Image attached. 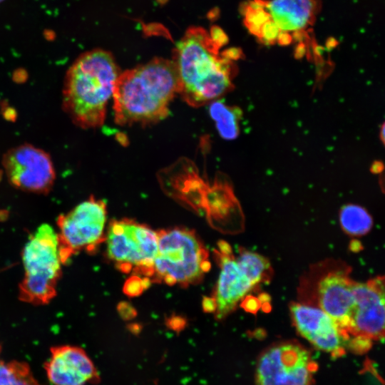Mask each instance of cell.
<instances>
[{
	"mask_svg": "<svg viewBox=\"0 0 385 385\" xmlns=\"http://www.w3.org/2000/svg\"><path fill=\"white\" fill-rule=\"evenodd\" d=\"M173 60L155 58L120 73L113 91L115 122L119 125H148L164 119L179 94Z\"/></svg>",
	"mask_w": 385,
	"mask_h": 385,
	"instance_id": "1",
	"label": "cell"
},
{
	"mask_svg": "<svg viewBox=\"0 0 385 385\" xmlns=\"http://www.w3.org/2000/svg\"><path fill=\"white\" fill-rule=\"evenodd\" d=\"M220 48L200 27L188 29L178 43L172 60L179 77V94L190 106H204L232 87L236 67L232 60L219 53Z\"/></svg>",
	"mask_w": 385,
	"mask_h": 385,
	"instance_id": "2",
	"label": "cell"
},
{
	"mask_svg": "<svg viewBox=\"0 0 385 385\" xmlns=\"http://www.w3.org/2000/svg\"><path fill=\"white\" fill-rule=\"evenodd\" d=\"M119 75L113 56L102 49L87 51L75 61L66 73L62 106L76 125L88 129L103 124Z\"/></svg>",
	"mask_w": 385,
	"mask_h": 385,
	"instance_id": "3",
	"label": "cell"
},
{
	"mask_svg": "<svg viewBox=\"0 0 385 385\" xmlns=\"http://www.w3.org/2000/svg\"><path fill=\"white\" fill-rule=\"evenodd\" d=\"M24 270L20 299L34 304L49 302L56 295L64 264L57 232L43 224L31 235L22 252Z\"/></svg>",
	"mask_w": 385,
	"mask_h": 385,
	"instance_id": "4",
	"label": "cell"
},
{
	"mask_svg": "<svg viewBox=\"0 0 385 385\" xmlns=\"http://www.w3.org/2000/svg\"><path fill=\"white\" fill-rule=\"evenodd\" d=\"M158 252L154 259L153 281H163L168 285L197 284L205 274L202 262L208 253L194 231L174 227L160 230Z\"/></svg>",
	"mask_w": 385,
	"mask_h": 385,
	"instance_id": "5",
	"label": "cell"
},
{
	"mask_svg": "<svg viewBox=\"0 0 385 385\" xmlns=\"http://www.w3.org/2000/svg\"><path fill=\"white\" fill-rule=\"evenodd\" d=\"M106 255L123 273L133 270L151 278L158 252L157 232L134 220L123 219L110 222L106 234Z\"/></svg>",
	"mask_w": 385,
	"mask_h": 385,
	"instance_id": "6",
	"label": "cell"
},
{
	"mask_svg": "<svg viewBox=\"0 0 385 385\" xmlns=\"http://www.w3.org/2000/svg\"><path fill=\"white\" fill-rule=\"evenodd\" d=\"M106 203L91 197L57 220L61 255L64 263L80 251H95L105 240Z\"/></svg>",
	"mask_w": 385,
	"mask_h": 385,
	"instance_id": "7",
	"label": "cell"
},
{
	"mask_svg": "<svg viewBox=\"0 0 385 385\" xmlns=\"http://www.w3.org/2000/svg\"><path fill=\"white\" fill-rule=\"evenodd\" d=\"M317 369L309 351L298 344L274 345L265 351L256 369L257 385H311Z\"/></svg>",
	"mask_w": 385,
	"mask_h": 385,
	"instance_id": "8",
	"label": "cell"
},
{
	"mask_svg": "<svg viewBox=\"0 0 385 385\" xmlns=\"http://www.w3.org/2000/svg\"><path fill=\"white\" fill-rule=\"evenodd\" d=\"M2 163L9 183L16 188L46 194L53 185L56 174L50 155L32 145L9 149Z\"/></svg>",
	"mask_w": 385,
	"mask_h": 385,
	"instance_id": "9",
	"label": "cell"
},
{
	"mask_svg": "<svg viewBox=\"0 0 385 385\" xmlns=\"http://www.w3.org/2000/svg\"><path fill=\"white\" fill-rule=\"evenodd\" d=\"M354 307L351 317L349 339L371 342L384 337V279L377 277L366 282H353Z\"/></svg>",
	"mask_w": 385,
	"mask_h": 385,
	"instance_id": "10",
	"label": "cell"
},
{
	"mask_svg": "<svg viewBox=\"0 0 385 385\" xmlns=\"http://www.w3.org/2000/svg\"><path fill=\"white\" fill-rule=\"evenodd\" d=\"M290 312L299 333L316 348L333 356L345 352L347 341L337 323L321 308L292 303Z\"/></svg>",
	"mask_w": 385,
	"mask_h": 385,
	"instance_id": "11",
	"label": "cell"
},
{
	"mask_svg": "<svg viewBox=\"0 0 385 385\" xmlns=\"http://www.w3.org/2000/svg\"><path fill=\"white\" fill-rule=\"evenodd\" d=\"M43 364L48 381L53 385H85L98 383L97 370L86 352L71 345L53 346Z\"/></svg>",
	"mask_w": 385,
	"mask_h": 385,
	"instance_id": "12",
	"label": "cell"
},
{
	"mask_svg": "<svg viewBox=\"0 0 385 385\" xmlns=\"http://www.w3.org/2000/svg\"><path fill=\"white\" fill-rule=\"evenodd\" d=\"M353 282L345 270H332L319 281L317 293L319 307L337 323L347 341V346L354 307Z\"/></svg>",
	"mask_w": 385,
	"mask_h": 385,
	"instance_id": "13",
	"label": "cell"
},
{
	"mask_svg": "<svg viewBox=\"0 0 385 385\" xmlns=\"http://www.w3.org/2000/svg\"><path fill=\"white\" fill-rule=\"evenodd\" d=\"M215 257L220 267L213 297L216 302L215 319H223L232 312L237 303L255 287L239 267L232 252L215 250Z\"/></svg>",
	"mask_w": 385,
	"mask_h": 385,
	"instance_id": "14",
	"label": "cell"
},
{
	"mask_svg": "<svg viewBox=\"0 0 385 385\" xmlns=\"http://www.w3.org/2000/svg\"><path fill=\"white\" fill-rule=\"evenodd\" d=\"M315 0H272L267 10L281 31L304 29L314 21Z\"/></svg>",
	"mask_w": 385,
	"mask_h": 385,
	"instance_id": "15",
	"label": "cell"
},
{
	"mask_svg": "<svg viewBox=\"0 0 385 385\" xmlns=\"http://www.w3.org/2000/svg\"><path fill=\"white\" fill-rule=\"evenodd\" d=\"M235 260L242 271L255 286L270 279L271 266L268 260L262 255L242 249Z\"/></svg>",
	"mask_w": 385,
	"mask_h": 385,
	"instance_id": "16",
	"label": "cell"
},
{
	"mask_svg": "<svg viewBox=\"0 0 385 385\" xmlns=\"http://www.w3.org/2000/svg\"><path fill=\"white\" fill-rule=\"evenodd\" d=\"M339 221L344 231L354 236L366 234L373 225V220L369 212L356 205L344 206L340 210Z\"/></svg>",
	"mask_w": 385,
	"mask_h": 385,
	"instance_id": "17",
	"label": "cell"
},
{
	"mask_svg": "<svg viewBox=\"0 0 385 385\" xmlns=\"http://www.w3.org/2000/svg\"><path fill=\"white\" fill-rule=\"evenodd\" d=\"M1 353L0 345V385H41L26 362L17 360L6 362L1 359Z\"/></svg>",
	"mask_w": 385,
	"mask_h": 385,
	"instance_id": "18",
	"label": "cell"
},
{
	"mask_svg": "<svg viewBox=\"0 0 385 385\" xmlns=\"http://www.w3.org/2000/svg\"><path fill=\"white\" fill-rule=\"evenodd\" d=\"M210 113L222 138L231 140L237 136L240 114L237 109L228 107L221 102H213L210 106Z\"/></svg>",
	"mask_w": 385,
	"mask_h": 385,
	"instance_id": "19",
	"label": "cell"
},
{
	"mask_svg": "<svg viewBox=\"0 0 385 385\" xmlns=\"http://www.w3.org/2000/svg\"><path fill=\"white\" fill-rule=\"evenodd\" d=\"M241 7V13L244 15V24L247 26H256L261 27L266 21L271 20L272 17L268 11L265 9H252L248 4L247 1L244 2Z\"/></svg>",
	"mask_w": 385,
	"mask_h": 385,
	"instance_id": "20",
	"label": "cell"
},
{
	"mask_svg": "<svg viewBox=\"0 0 385 385\" xmlns=\"http://www.w3.org/2000/svg\"><path fill=\"white\" fill-rule=\"evenodd\" d=\"M151 285L150 277L140 278L138 275H132L125 282L123 292L130 297H138Z\"/></svg>",
	"mask_w": 385,
	"mask_h": 385,
	"instance_id": "21",
	"label": "cell"
},
{
	"mask_svg": "<svg viewBox=\"0 0 385 385\" xmlns=\"http://www.w3.org/2000/svg\"><path fill=\"white\" fill-rule=\"evenodd\" d=\"M280 31L272 19L269 20L262 25L261 35L257 39L260 43L264 45H274L277 42V36Z\"/></svg>",
	"mask_w": 385,
	"mask_h": 385,
	"instance_id": "22",
	"label": "cell"
},
{
	"mask_svg": "<svg viewBox=\"0 0 385 385\" xmlns=\"http://www.w3.org/2000/svg\"><path fill=\"white\" fill-rule=\"evenodd\" d=\"M117 311L124 320H130L137 315L135 309L128 302H121L117 306Z\"/></svg>",
	"mask_w": 385,
	"mask_h": 385,
	"instance_id": "23",
	"label": "cell"
},
{
	"mask_svg": "<svg viewBox=\"0 0 385 385\" xmlns=\"http://www.w3.org/2000/svg\"><path fill=\"white\" fill-rule=\"evenodd\" d=\"M166 324L169 328L175 331H180L185 327L186 321L181 316L173 315L167 319Z\"/></svg>",
	"mask_w": 385,
	"mask_h": 385,
	"instance_id": "24",
	"label": "cell"
},
{
	"mask_svg": "<svg viewBox=\"0 0 385 385\" xmlns=\"http://www.w3.org/2000/svg\"><path fill=\"white\" fill-rule=\"evenodd\" d=\"M222 54L232 60V61H236V60H238L240 58H242L244 55H243V52L242 51V49L240 48H237V47H232V48H229L225 51H223L222 52Z\"/></svg>",
	"mask_w": 385,
	"mask_h": 385,
	"instance_id": "25",
	"label": "cell"
},
{
	"mask_svg": "<svg viewBox=\"0 0 385 385\" xmlns=\"http://www.w3.org/2000/svg\"><path fill=\"white\" fill-rule=\"evenodd\" d=\"M202 310L205 313H215L216 302L213 297H204L202 302Z\"/></svg>",
	"mask_w": 385,
	"mask_h": 385,
	"instance_id": "26",
	"label": "cell"
},
{
	"mask_svg": "<svg viewBox=\"0 0 385 385\" xmlns=\"http://www.w3.org/2000/svg\"><path fill=\"white\" fill-rule=\"evenodd\" d=\"M292 37L288 31H280L277 36V41L280 46H288L292 42Z\"/></svg>",
	"mask_w": 385,
	"mask_h": 385,
	"instance_id": "27",
	"label": "cell"
},
{
	"mask_svg": "<svg viewBox=\"0 0 385 385\" xmlns=\"http://www.w3.org/2000/svg\"><path fill=\"white\" fill-rule=\"evenodd\" d=\"M292 39L297 42H304L309 40L308 34L304 29H297L294 31L292 35Z\"/></svg>",
	"mask_w": 385,
	"mask_h": 385,
	"instance_id": "28",
	"label": "cell"
},
{
	"mask_svg": "<svg viewBox=\"0 0 385 385\" xmlns=\"http://www.w3.org/2000/svg\"><path fill=\"white\" fill-rule=\"evenodd\" d=\"M307 53V45L304 42H299L294 48V56L296 58H303Z\"/></svg>",
	"mask_w": 385,
	"mask_h": 385,
	"instance_id": "29",
	"label": "cell"
},
{
	"mask_svg": "<svg viewBox=\"0 0 385 385\" xmlns=\"http://www.w3.org/2000/svg\"><path fill=\"white\" fill-rule=\"evenodd\" d=\"M339 44V42L335 38L330 36L327 39L325 42L326 50L328 51H331L332 50L335 48Z\"/></svg>",
	"mask_w": 385,
	"mask_h": 385,
	"instance_id": "30",
	"label": "cell"
},
{
	"mask_svg": "<svg viewBox=\"0 0 385 385\" xmlns=\"http://www.w3.org/2000/svg\"><path fill=\"white\" fill-rule=\"evenodd\" d=\"M2 0H0V2Z\"/></svg>",
	"mask_w": 385,
	"mask_h": 385,
	"instance_id": "31",
	"label": "cell"
}]
</instances>
